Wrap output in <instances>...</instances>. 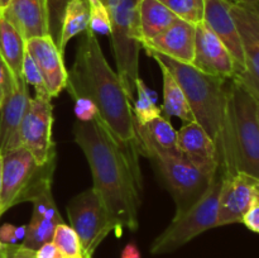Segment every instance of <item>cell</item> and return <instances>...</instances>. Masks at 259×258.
Segmentation results:
<instances>
[{"instance_id":"6da1fadb","label":"cell","mask_w":259,"mask_h":258,"mask_svg":"<svg viewBox=\"0 0 259 258\" xmlns=\"http://www.w3.org/2000/svg\"><path fill=\"white\" fill-rule=\"evenodd\" d=\"M75 141L82 149L94 179V189L105 205L115 234L123 228L138 229L141 171L131 163L115 139L98 118L76 121Z\"/></svg>"},{"instance_id":"7a4b0ae2","label":"cell","mask_w":259,"mask_h":258,"mask_svg":"<svg viewBox=\"0 0 259 258\" xmlns=\"http://www.w3.org/2000/svg\"><path fill=\"white\" fill-rule=\"evenodd\" d=\"M66 90L72 99L88 98L98 108V119L125 153L137 161L133 108L120 77L106 62L96 34L88 28L78 45L75 62L67 71Z\"/></svg>"},{"instance_id":"3957f363","label":"cell","mask_w":259,"mask_h":258,"mask_svg":"<svg viewBox=\"0 0 259 258\" xmlns=\"http://www.w3.org/2000/svg\"><path fill=\"white\" fill-rule=\"evenodd\" d=\"M146 52L158 65L164 66L184 89L195 121L204 128L215 143L222 176L235 174L229 131L228 78L201 72L192 65L175 61L153 50L146 48Z\"/></svg>"},{"instance_id":"277c9868","label":"cell","mask_w":259,"mask_h":258,"mask_svg":"<svg viewBox=\"0 0 259 258\" xmlns=\"http://www.w3.org/2000/svg\"><path fill=\"white\" fill-rule=\"evenodd\" d=\"M228 110L237 172L259 179V116L257 94L240 76L228 78Z\"/></svg>"},{"instance_id":"5b68a950","label":"cell","mask_w":259,"mask_h":258,"mask_svg":"<svg viewBox=\"0 0 259 258\" xmlns=\"http://www.w3.org/2000/svg\"><path fill=\"white\" fill-rule=\"evenodd\" d=\"M139 3L141 0H106L111 22V46L115 57L118 75L129 100H134L139 78Z\"/></svg>"},{"instance_id":"8992f818","label":"cell","mask_w":259,"mask_h":258,"mask_svg":"<svg viewBox=\"0 0 259 258\" xmlns=\"http://www.w3.org/2000/svg\"><path fill=\"white\" fill-rule=\"evenodd\" d=\"M222 174L212 179L205 194L185 211L175 215L168 227L154 239L151 245L153 255L175 252L190 240L206 230L219 227V195L222 189Z\"/></svg>"},{"instance_id":"52a82bcc","label":"cell","mask_w":259,"mask_h":258,"mask_svg":"<svg viewBox=\"0 0 259 258\" xmlns=\"http://www.w3.org/2000/svg\"><path fill=\"white\" fill-rule=\"evenodd\" d=\"M56 157L47 163L38 164L24 147L2 156V214L27 201L35 185L43 180L53 179Z\"/></svg>"},{"instance_id":"ba28073f","label":"cell","mask_w":259,"mask_h":258,"mask_svg":"<svg viewBox=\"0 0 259 258\" xmlns=\"http://www.w3.org/2000/svg\"><path fill=\"white\" fill-rule=\"evenodd\" d=\"M67 214L80 239L82 258H93L96 248L114 230L100 195L94 187L80 192L68 202Z\"/></svg>"},{"instance_id":"9c48e42d","label":"cell","mask_w":259,"mask_h":258,"mask_svg":"<svg viewBox=\"0 0 259 258\" xmlns=\"http://www.w3.org/2000/svg\"><path fill=\"white\" fill-rule=\"evenodd\" d=\"M151 159L176 201V214L194 205L205 194L215 177H207L182 156L158 153L152 156Z\"/></svg>"},{"instance_id":"30bf717a","label":"cell","mask_w":259,"mask_h":258,"mask_svg":"<svg viewBox=\"0 0 259 258\" xmlns=\"http://www.w3.org/2000/svg\"><path fill=\"white\" fill-rule=\"evenodd\" d=\"M51 96L46 89L35 90L34 98H30L22 128V147L32 153L38 164H45L56 157V144L52 141L53 106Z\"/></svg>"},{"instance_id":"8fae6325","label":"cell","mask_w":259,"mask_h":258,"mask_svg":"<svg viewBox=\"0 0 259 258\" xmlns=\"http://www.w3.org/2000/svg\"><path fill=\"white\" fill-rule=\"evenodd\" d=\"M259 202V179L245 172L224 176L219 195V227L242 223L245 212Z\"/></svg>"},{"instance_id":"7c38bea8","label":"cell","mask_w":259,"mask_h":258,"mask_svg":"<svg viewBox=\"0 0 259 258\" xmlns=\"http://www.w3.org/2000/svg\"><path fill=\"white\" fill-rule=\"evenodd\" d=\"M33 204V214L27 233L20 244L28 249L37 250L45 243L52 242L56 227L63 223L52 195V182H46L34 190L28 197Z\"/></svg>"},{"instance_id":"4fadbf2b","label":"cell","mask_w":259,"mask_h":258,"mask_svg":"<svg viewBox=\"0 0 259 258\" xmlns=\"http://www.w3.org/2000/svg\"><path fill=\"white\" fill-rule=\"evenodd\" d=\"M195 30V55L192 66L209 75L232 78L237 76V67L232 55L218 35L200 22Z\"/></svg>"},{"instance_id":"5bb4252c","label":"cell","mask_w":259,"mask_h":258,"mask_svg":"<svg viewBox=\"0 0 259 258\" xmlns=\"http://www.w3.org/2000/svg\"><path fill=\"white\" fill-rule=\"evenodd\" d=\"M177 142L181 156L207 177L220 172L217 147L209 134L196 121H189L177 132Z\"/></svg>"},{"instance_id":"9a60e30c","label":"cell","mask_w":259,"mask_h":258,"mask_svg":"<svg viewBox=\"0 0 259 258\" xmlns=\"http://www.w3.org/2000/svg\"><path fill=\"white\" fill-rule=\"evenodd\" d=\"M25 51L39 68L48 95L51 98L60 95L66 89L67 70L63 62V53L58 50L52 37L45 35L25 40Z\"/></svg>"},{"instance_id":"2e32d148","label":"cell","mask_w":259,"mask_h":258,"mask_svg":"<svg viewBox=\"0 0 259 258\" xmlns=\"http://www.w3.org/2000/svg\"><path fill=\"white\" fill-rule=\"evenodd\" d=\"M230 13L237 24L244 55L245 72L240 77L259 96V12L230 3Z\"/></svg>"},{"instance_id":"e0dca14e","label":"cell","mask_w":259,"mask_h":258,"mask_svg":"<svg viewBox=\"0 0 259 258\" xmlns=\"http://www.w3.org/2000/svg\"><path fill=\"white\" fill-rule=\"evenodd\" d=\"M30 96L24 78H18L15 88L5 96L0 109V157L22 147L20 128Z\"/></svg>"},{"instance_id":"ac0fdd59","label":"cell","mask_w":259,"mask_h":258,"mask_svg":"<svg viewBox=\"0 0 259 258\" xmlns=\"http://www.w3.org/2000/svg\"><path fill=\"white\" fill-rule=\"evenodd\" d=\"M202 22L218 35L232 55L235 62L238 76L245 72L244 55L242 40L234 18L230 13V2L228 0H204V19Z\"/></svg>"},{"instance_id":"d6986e66","label":"cell","mask_w":259,"mask_h":258,"mask_svg":"<svg viewBox=\"0 0 259 258\" xmlns=\"http://www.w3.org/2000/svg\"><path fill=\"white\" fill-rule=\"evenodd\" d=\"M196 25L177 18L167 29L148 42H141L142 48L162 53L179 62L192 65L195 55Z\"/></svg>"},{"instance_id":"ffe728a7","label":"cell","mask_w":259,"mask_h":258,"mask_svg":"<svg viewBox=\"0 0 259 258\" xmlns=\"http://www.w3.org/2000/svg\"><path fill=\"white\" fill-rule=\"evenodd\" d=\"M133 125L138 153L148 158L158 153L181 156L177 142V132L166 118L161 115L146 124H139L133 119Z\"/></svg>"},{"instance_id":"44dd1931","label":"cell","mask_w":259,"mask_h":258,"mask_svg":"<svg viewBox=\"0 0 259 258\" xmlns=\"http://www.w3.org/2000/svg\"><path fill=\"white\" fill-rule=\"evenodd\" d=\"M0 13L14 25L24 40L50 35L46 0H10Z\"/></svg>"},{"instance_id":"7402d4cb","label":"cell","mask_w":259,"mask_h":258,"mask_svg":"<svg viewBox=\"0 0 259 258\" xmlns=\"http://www.w3.org/2000/svg\"><path fill=\"white\" fill-rule=\"evenodd\" d=\"M176 15L159 0H141L139 3V28L141 42H148L169 27Z\"/></svg>"},{"instance_id":"603a6c76","label":"cell","mask_w":259,"mask_h":258,"mask_svg":"<svg viewBox=\"0 0 259 258\" xmlns=\"http://www.w3.org/2000/svg\"><path fill=\"white\" fill-rule=\"evenodd\" d=\"M25 40L14 25L0 13V56L12 71L15 80L22 78Z\"/></svg>"},{"instance_id":"cb8c5ba5","label":"cell","mask_w":259,"mask_h":258,"mask_svg":"<svg viewBox=\"0 0 259 258\" xmlns=\"http://www.w3.org/2000/svg\"><path fill=\"white\" fill-rule=\"evenodd\" d=\"M163 77V105L161 110L163 111L166 118L168 116H177L182 119L185 123L195 121L190 104L187 101L186 94L184 89L180 86L176 78L164 66L159 65Z\"/></svg>"},{"instance_id":"d4e9b609","label":"cell","mask_w":259,"mask_h":258,"mask_svg":"<svg viewBox=\"0 0 259 258\" xmlns=\"http://www.w3.org/2000/svg\"><path fill=\"white\" fill-rule=\"evenodd\" d=\"M90 15H89L88 0H71L67 4L63 15L62 30H61L58 48L61 52H65L67 43L75 35L81 34L89 28Z\"/></svg>"},{"instance_id":"484cf974","label":"cell","mask_w":259,"mask_h":258,"mask_svg":"<svg viewBox=\"0 0 259 258\" xmlns=\"http://www.w3.org/2000/svg\"><path fill=\"white\" fill-rule=\"evenodd\" d=\"M136 89L138 98H137L133 108L134 119L139 124H146L148 121L153 120L154 118L161 116L162 110L157 106L156 95H154L153 91L147 88V85L142 78L137 80Z\"/></svg>"},{"instance_id":"4316f807","label":"cell","mask_w":259,"mask_h":258,"mask_svg":"<svg viewBox=\"0 0 259 258\" xmlns=\"http://www.w3.org/2000/svg\"><path fill=\"white\" fill-rule=\"evenodd\" d=\"M52 242L61 250L63 257H80V255L82 257L80 239H78L77 233L73 230L71 225L65 224V223L58 224L53 233Z\"/></svg>"},{"instance_id":"83f0119b","label":"cell","mask_w":259,"mask_h":258,"mask_svg":"<svg viewBox=\"0 0 259 258\" xmlns=\"http://www.w3.org/2000/svg\"><path fill=\"white\" fill-rule=\"evenodd\" d=\"M177 18L196 25L204 19V0H159Z\"/></svg>"},{"instance_id":"f1b7e54d","label":"cell","mask_w":259,"mask_h":258,"mask_svg":"<svg viewBox=\"0 0 259 258\" xmlns=\"http://www.w3.org/2000/svg\"><path fill=\"white\" fill-rule=\"evenodd\" d=\"M89 15H90V23L89 28L95 34L110 35L111 22L109 15L108 7L103 0H88Z\"/></svg>"},{"instance_id":"f546056e","label":"cell","mask_w":259,"mask_h":258,"mask_svg":"<svg viewBox=\"0 0 259 258\" xmlns=\"http://www.w3.org/2000/svg\"><path fill=\"white\" fill-rule=\"evenodd\" d=\"M71 0H46L47 4L48 14V28H50V35L52 37L53 42L57 45L60 43L61 30H62L63 15L67 4ZM60 50V48H58Z\"/></svg>"},{"instance_id":"4dcf8cb0","label":"cell","mask_w":259,"mask_h":258,"mask_svg":"<svg viewBox=\"0 0 259 258\" xmlns=\"http://www.w3.org/2000/svg\"><path fill=\"white\" fill-rule=\"evenodd\" d=\"M22 75L24 78L27 85L34 86L35 90H40V89H46L45 81H43L42 73H40L39 68L37 67L33 58L30 57L29 53L25 51L24 60H23V67H22Z\"/></svg>"},{"instance_id":"1f68e13d","label":"cell","mask_w":259,"mask_h":258,"mask_svg":"<svg viewBox=\"0 0 259 258\" xmlns=\"http://www.w3.org/2000/svg\"><path fill=\"white\" fill-rule=\"evenodd\" d=\"M75 101V115L78 121H91L98 118V108L95 104L88 98H76Z\"/></svg>"},{"instance_id":"d6a6232c","label":"cell","mask_w":259,"mask_h":258,"mask_svg":"<svg viewBox=\"0 0 259 258\" xmlns=\"http://www.w3.org/2000/svg\"><path fill=\"white\" fill-rule=\"evenodd\" d=\"M27 233V225L22 227H14L12 224H4L0 227V240L5 245L20 244L23 242Z\"/></svg>"},{"instance_id":"836d02e7","label":"cell","mask_w":259,"mask_h":258,"mask_svg":"<svg viewBox=\"0 0 259 258\" xmlns=\"http://www.w3.org/2000/svg\"><path fill=\"white\" fill-rule=\"evenodd\" d=\"M15 83H17V80L14 78L12 71L8 67L5 61L0 56V89L8 95L15 88Z\"/></svg>"},{"instance_id":"e575fe53","label":"cell","mask_w":259,"mask_h":258,"mask_svg":"<svg viewBox=\"0 0 259 258\" xmlns=\"http://www.w3.org/2000/svg\"><path fill=\"white\" fill-rule=\"evenodd\" d=\"M3 254H4V258H37L35 250L28 249L22 244L5 245Z\"/></svg>"},{"instance_id":"d590c367","label":"cell","mask_w":259,"mask_h":258,"mask_svg":"<svg viewBox=\"0 0 259 258\" xmlns=\"http://www.w3.org/2000/svg\"><path fill=\"white\" fill-rule=\"evenodd\" d=\"M242 223L253 233L259 234V202L253 205L243 217Z\"/></svg>"},{"instance_id":"8d00e7d4","label":"cell","mask_w":259,"mask_h":258,"mask_svg":"<svg viewBox=\"0 0 259 258\" xmlns=\"http://www.w3.org/2000/svg\"><path fill=\"white\" fill-rule=\"evenodd\" d=\"M35 257L37 258H65L61 250L58 249L53 242L45 243L35 250Z\"/></svg>"},{"instance_id":"74e56055","label":"cell","mask_w":259,"mask_h":258,"mask_svg":"<svg viewBox=\"0 0 259 258\" xmlns=\"http://www.w3.org/2000/svg\"><path fill=\"white\" fill-rule=\"evenodd\" d=\"M121 258H141V253H139L138 248L131 243V244H126L123 249Z\"/></svg>"},{"instance_id":"f35d334b","label":"cell","mask_w":259,"mask_h":258,"mask_svg":"<svg viewBox=\"0 0 259 258\" xmlns=\"http://www.w3.org/2000/svg\"><path fill=\"white\" fill-rule=\"evenodd\" d=\"M228 2L233 3V4L242 5V7L250 8V9L258 10L259 12V0H228Z\"/></svg>"},{"instance_id":"ab89813d","label":"cell","mask_w":259,"mask_h":258,"mask_svg":"<svg viewBox=\"0 0 259 258\" xmlns=\"http://www.w3.org/2000/svg\"><path fill=\"white\" fill-rule=\"evenodd\" d=\"M2 215V157H0V217Z\"/></svg>"},{"instance_id":"60d3db41","label":"cell","mask_w":259,"mask_h":258,"mask_svg":"<svg viewBox=\"0 0 259 258\" xmlns=\"http://www.w3.org/2000/svg\"><path fill=\"white\" fill-rule=\"evenodd\" d=\"M5 96H7V94L4 93V91L0 89V109H2L3 104H4V100H5Z\"/></svg>"},{"instance_id":"b9f144b4","label":"cell","mask_w":259,"mask_h":258,"mask_svg":"<svg viewBox=\"0 0 259 258\" xmlns=\"http://www.w3.org/2000/svg\"><path fill=\"white\" fill-rule=\"evenodd\" d=\"M10 0H0V12H2L3 9H5L7 8V5L9 4Z\"/></svg>"},{"instance_id":"7bdbcfd3","label":"cell","mask_w":259,"mask_h":258,"mask_svg":"<svg viewBox=\"0 0 259 258\" xmlns=\"http://www.w3.org/2000/svg\"><path fill=\"white\" fill-rule=\"evenodd\" d=\"M4 247H5V244H3L2 240H0V252H2V250L4 249Z\"/></svg>"},{"instance_id":"ee69618b","label":"cell","mask_w":259,"mask_h":258,"mask_svg":"<svg viewBox=\"0 0 259 258\" xmlns=\"http://www.w3.org/2000/svg\"><path fill=\"white\" fill-rule=\"evenodd\" d=\"M257 99H258V116H259V96L257 95Z\"/></svg>"},{"instance_id":"f6af8a7d","label":"cell","mask_w":259,"mask_h":258,"mask_svg":"<svg viewBox=\"0 0 259 258\" xmlns=\"http://www.w3.org/2000/svg\"><path fill=\"white\" fill-rule=\"evenodd\" d=\"M0 258H4V254H3V250L0 252Z\"/></svg>"},{"instance_id":"bcb514c9","label":"cell","mask_w":259,"mask_h":258,"mask_svg":"<svg viewBox=\"0 0 259 258\" xmlns=\"http://www.w3.org/2000/svg\"><path fill=\"white\" fill-rule=\"evenodd\" d=\"M66 258V257H65ZM68 258H82V257H81V255H80V257H68Z\"/></svg>"},{"instance_id":"7dc6e473","label":"cell","mask_w":259,"mask_h":258,"mask_svg":"<svg viewBox=\"0 0 259 258\" xmlns=\"http://www.w3.org/2000/svg\"><path fill=\"white\" fill-rule=\"evenodd\" d=\"M103 2H104V3H105V2H106V0H103Z\"/></svg>"}]
</instances>
